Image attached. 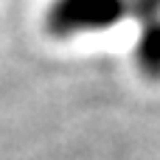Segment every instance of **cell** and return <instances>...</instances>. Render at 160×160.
Segmentation results:
<instances>
[{"instance_id": "6da1fadb", "label": "cell", "mask_w": 160, "mask_h": 160, "mask_svg": "<svg viewBox=\"0 0 160 160\" xmlns=\"http://www.w3.org/2000/svg\"><path fill=\"white\" fill-rule=\"evenodd\" d=\"M121 14V0H56L51 25L56 34H84L110 28Z\"/></svg>"}]
</instances>
